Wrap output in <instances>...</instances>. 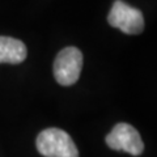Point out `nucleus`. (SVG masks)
<instances>
[{
	"label": "nucleus",
	"instance_id": "1",
	"mask_svg": "<svg viewBox=\"0 0 157 157\" xmlns=\"http://www.w3.org/2000/svg\"><path fill=\"white\" fill-rule=\"evenodd\" d=\"M36 145L43 157H78V149L72 137L55 127L39 132Z\"/></svg>",
	"mask_w": 157,
	"mask_h": 157
},
{
	"label": "nucleus",
	"instance_id": "2",
	"mask_svg": "<svg viewBox=\"0 0 157 157\" xmlns=\"http://www.w3.org/2000/svg\"><path fill=\"white\" fill-rule=\"evenodd\" d=\"M82 70V54L76 47H66L55 58L54 76L63 86L73 85L78 80Z\"/></svg>",
	"mask_w": 157,
	"mask_h": 157
},
{
	"label": "nucleus",
	"instance_id": "3",
	"mask_svg": "<svg viewBox=\"0 0 157 157\" xmlns=\"http://www.w3.org/2000/svg\"><path fill=\"white\" fill-rule=\"evenodd\" d=\"M107 22L126 34H140L144 30L143 13L122 0L114 2L107 16Z\"/></svg>",
	"mask_w": 157,
	"mask_h": 157
},
{
	"label": "nucleus",
	"instance_id": "4",
	"mask_svg": "<svg viewBox=\"0 0 157 157\" xmlns=\"http://www.w3.org/2000/svg\"><path fill=\"white\" fill-rule=\"evenodd\" d=\"M106 144L114 151H123L139 156L144 151V143L135 127L128 123H118L106 136Z\"/></svg>",
	"mask_w": 157,
	"mask_h": 157
},
{
	"label": "nucleus",
	"instance_id": "5",
	"mask_svg": "<svg viewBox=\"0 0 157 157\" xmlns=\"http://www.w3.org/2000/svg\"><path fill=\"white\" fill-rule=\"evenodd\" d=\"M28 50L22 41L12 37H0V63L18 64L26 59Z\"/></svg>",
	"mask_w": 157,
	"mask_h": 157
}]
</instances>
